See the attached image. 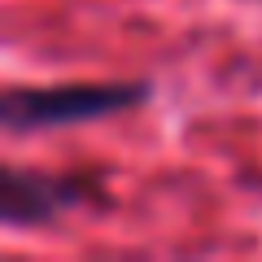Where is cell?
Returning <instances> with one entry per match:
<instances>
[{
  "instance_id": "6da1fadb",
  "label": "cell",
  "mask_w": 262,
  "mask_h": 262,
  "mask_svg": "<svg viewBox=\"0 0 262 262\" xmlns=\"http://www.w3.org/2000/svg\"><path fill=\"white\" fill-rule=\"evenodd\" d=\"M149 101L144 79H110V83H57V88H9L0 96V122L13 136L53 127H79L92 118H114Z\"/></svg>"
},
{
  "instance_id": "7a4b0ae2",
  "label": "cell",
  "mask_w": 262,
  "mask_h": 262,
  "mask_svg": "<svg viewBox=\"0 0 262 262\" xmlns=\"http://www.w3.org/2000/svg\"><path fill=\"white\" fill-rule=\"evenodd\" d=\"M96 196V179L79 175H39V170L9 166L0 175V219L5 227H39L61 219L66 210Z\"/></svg>"
}]
</instances>
